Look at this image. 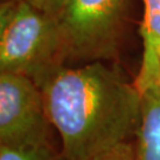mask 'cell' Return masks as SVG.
Returning <instances> with one entry per match:
<instances>
[{"instance_id": "cell-1", "label": "cell", "mask_w": 160, "mask_h": 160, "mask_svg": "<svg viewBox=\"0 0 160 160\" xmlns=\"http://www.w3.org/2000/svg\"><path fill=\"white\" fill-rule=\"evenodd\" d=\"M40 89L64 160H94L137 133L141 92L104 61L64 65Z\"/></svg>"}, {"instance_id": "cell-2", "label": "cell", "mask_w": 160, "mask_h": 160, "mask_svg": "<svg viewBox=\"0 0 160 160\" xmlns=\"http://www.w3.org/2000/svg\"><path fill=\"white\" fill-rule=\"evenodd\" d=\"M68 55L57 18L24 0L0 5V72L23 75L39 87Z\"/></svg>"}, {"instance_id": "cell-3", "label": "cell", "mask_w": 160, "mask_h": 160, "mask_svg": "<svg viewBox=\"0 0 160 160\" xmlns=\"http://www.w3.org/2000/svg\"><path fill=\"white\" fill-rule=\"evenodd\" d=\"M128 0H64L57 14L68 61H110L123 32Z\"/></svg>"}, {"instance_id": "cell-4", "label": "cell", "mask_w": 160, "mask_h": 160, "mask_svg": "<svg viewBox=\"0 0 160 160\" xmlns=\"http://www.w3.org/2000/svg\"><path fill=\"white\" fill-rule=\"evenodd\" d=\"M50 127L40 87L23 75L0 72V145H48Z\"/></svg>"}, {"instance_id": "cell-5", "label": "cell", "mask_w": 160, "mask_h": 160, "mask_svg": "<svg viewBox=\"0 0 160 160\" xmlns=\"http://www.w3.org/2000/svg\"><path fill=\"white\" fill-rule=\"evenodd\" d=\"M135 83L141 92L135 160H160V64L141 65Z\"/></svg>"}, {"instance_id": "cell-6", "label": "cell", "mask_w": 160, "mask_h": 160, "mask_svg": "<svg viewBox=\"0 0 160 160\" xmlns=\"http://www.w3.org/2000/svg\"><path fill=\"white\" fill-rule=\"evenodd\" d=\"M143 18L141 36L143 40V55L157 53V42L160 40V0H142Z\"/></svg>"}, {"instance_id": "cell-7", "label": "cell", "mask_w": 160, "mask_h": 160, "mask_svg": "<svg viewBox=\"0 0 160 160\" xmlns=\"http://www.w3.org/2000/svg\"><path fill=\"white\" fill-rule=\"evenodd\" d=\"M0 160H64L51 146H7L0 145Z\"/></svg>"}, {"instance_id": "cell-8", "label": "cell", "mask_w": 160, "mask_h": 160, "mask_svg": "<svg viewBox=\"0 0 160 160\" xmlns=\"http://www.w3.org/2000/svg\"><path fill=\"white\" fill-rule=\"evenodd\" d=\"M94 160H135V145L131 140L121 142Z\"/></svg>"}, {"instance_id": "cell-9", "label": "cell", "mask_w": 160, "mask_h": 160, "mask_svg": "<svg viewBox=\"0 0 160 160\" xmlns=\"http://www.w3.org/2000/svg\"><path fill=\"white\" fill-rule=\"evenodd\" d=\"M29 2L30 5L34 6L40 11L45 12L48 14H51L53 17H57L58 12L63 5L64 0H24Z\"/></svg>"}, {"instance_id": "cell-10", "label": "cell", "mask_w": 160, "mask_h": 160, "mask_svg": "<svg viewBox=\"0 0 160 160\" xmlns=\"http://www.w3.org/2000/svg\"><path fill=\"white\" fill-rule=\"evenodd\" d=\"M154 50H155V52H157V55H158V57H159V59H160V40L159 42H157Z\"/></svg>"}]
</instances>
